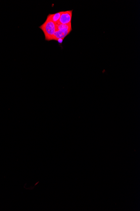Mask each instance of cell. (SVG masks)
<instances>
[{
  "label": "cell",
  "mask_w": 140,
  "mask_h": 211,
  "mask_svg": "<svg viewBox=\"0 0 140 211\" xmlns=\"http://www.w3.org/2000/svg\"><path fill=\"white\" fill-rule=\"evenodd\" d=\"M72 30L71 23L67 25L56 24V31L54 34L53 40L57 41L59 44H61Z\"/></svg>",
  "instance_id": "cell-1"
},
{
  "label": "cell",
  "mask_w": 140,
  "mask_h": 211,
  "mask_svg": "<svg viewBox=\"0 0 140 211\" xmlns=\"http://www.w3.org/2000/svg\"><path fill=\"white\" fill-rule=\"evenodd\" d=\"M39 28L43 31L45 35V40L47 41L53 40L54 34L56 31V24L49 19H46Z\"/></svg>",
  "instance_id": "cell-2"
},
{
  "label": "cell",
  "mask_w": 140,
  "mask_h": 211,
  "mask_svg": "<svg viewBox=\"0 0 140 211\" xmlns=\"http://www.w3.org/2000/svg\"><path fill=\"white\" fill-rule=\"evenodd\" d=\"M73 11V10L67 11H62L61 17H60L58 23L63 25H67L71 23Z\"/></svg>",
  "instance_id": "cell-3"
},
{
  "label": "cell",
  "mask_w": 140,
  "mask_h": 211,
  "mask_svg": "<svg viewBox=\"0 0 140 211\" xmlns=\"http://www.w3.org/2000/svg\"><path fill=\"white\" fill-rule=\"evenodd\" d=\"M62 11L57 13H55V14H49L47 16V19H49L54 22L55 24L58 23L59 22V19L61 17V13Z\"/></svg>",
  "instance_id": "cell-4"
}]
</instances>
